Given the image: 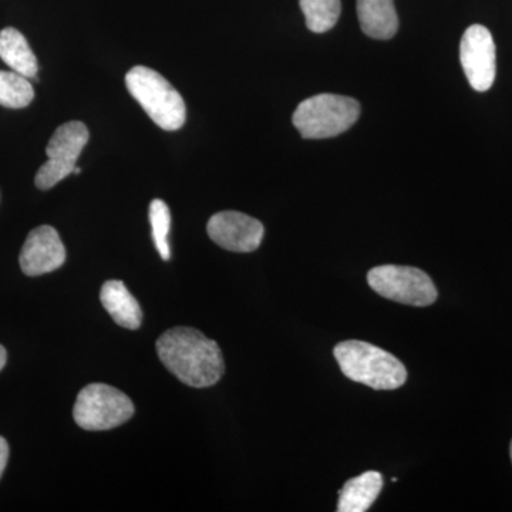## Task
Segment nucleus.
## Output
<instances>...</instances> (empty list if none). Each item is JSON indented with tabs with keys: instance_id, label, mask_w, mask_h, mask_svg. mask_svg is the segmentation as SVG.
<instances>
[{
	"instance_id": "9d476101",
	"label": "nucleus",
	"mask_w": 512,
	"mask_h": 512,
	"mask_svg": "<svg viewBox=\"0 0 512 512\" xmlns=\"http://www.w3.org/2000/svg\"><path fill=\"white\" fill-rule=\"evenodd\" d=\"M66 262V249L59 232L49 225L30 231L20 251L19 264L23 274L40 276L56 271Z\"/></svg>"
},
{
	"instance_id": "412c9836",
	"label": "nucleus",
	"mask_w": 512,
	"mask_h": 512,
	"mask_svg": "<svg viewBox=\"0 0 512 512\" xmlns=\"http://www.w3.org/2000/svg\"><path fill=\"white\" fill-rule=\"evenodd\" d=\"M510 453H511V460H512V441H511V450H510Z\"/></svg>"
},
{
	"instance_id": "2eb2a0df",
	"label": "nucleus",
	"mask_w": 512,
	"mask_h": 512,
	"mask_svg": "<svg viewBox=\"0 0 512 512\" xmlns=\"http://www.w3.org/2000/svg\"><path fill=\"white\" fill-rule=\"evenodd\" d=\"M35 99V90L28 77L0 70V106L25 109Z\"/></svg>"
},
{
	"instance_id": "1a4fd4ad",
	"label": "nucleus",
	"mask_w": 512,
	"mask_h": 512,
	"mask_svg": "<svg viewBox=\"0 0 512 512\" xmlns=\"http://www.w3.org/2000/svg\"><path fill=\"white\" fill-rule=\"evenodd\" d=\"M207 231L212 241L221 248L242 254L256 251L265 235L261 222L237 211H222L212 215Z\"/></svg>"
},
{
	"instance_id": "dca6fc26",
	"label": "nucleus",
	"mask_w": 512,
	"mask_h": 512,
	"mask_svg": "<svg viewBox=\"0 0 512 512\" xmlns=\"http://www.w3.org/2000/svg\"><path fill=\"white\" fill-rule=\"evenodd\" d=\"M306 26L313 33H325L338 23L342 3L340 0H299Z\"/></svg>"
},
{
	"instance_id": "aec40b11",
	"label": "nucleus",
	"mask_w": 512,
	"mask_h": 512,
	"mask_svg": "<svg viewBox=\"0 0 512 512\" xmlns=\"http://www.w3.org/2000/svg\"><path fill=\"white\" fill-rule=\"evenodd\" d=\"M80 173H82V168L77 167V165H76V168H74L73 174H80Z\"/></svg>"
},
{
	"instance_id": "39448f33",
	"label": "nucleus",
	"mask_w": 512,
	"mask_h": 512,
	"mask_svg": "<svg viewBox=\"0 0 512 512\" xmlns=\"http://www.w3.org/2000/svg\"><path fill=\"white\" fill-rule=\"evenodd\" d=\"M133 414L134 404L130 397L103 383L84 387L73 410L77 426L89 431L116 429L130 420Z\"/></svg>"
},
{
	"instance_id": "f8f14e48",
	"label": "nucleus",
	"mask_w": 512,
	"mask_h": 512,
	"mask_svg": "<svg viewBox=\"0 0 512 512\" xmlns=\"http://www.w3.org/2000/svg\"><path fill=\"white\" fill-rule=\"evenodd\" d=\"M101 305L121 328L136 330L143 322L137 299L121 281H107L100 291Z\"/></svg>"
},
{
	"instance_id": "f03ea898",
	"label": "nucleus",
	"mask_w": 512,
	"mask_h": 512,
	"mask_svg": "<svg viewBox=\"0 0 512 512\" xmlns=\"http://www.w3.org/2000/svg\"><path fill=\"white\" fill-rule=\"evenodd\" d=\"M343 375L375 390H396L407 380L403 363L386 350L360 340H346L333 350Z\"/></svg>"
},
{
	"instance_id": "6ab92c4d",
	"label": "nucleus",
	"mask_w": 512,
	"mask_h": 512,
	"mask_svg": "<svg viewBox=\"0 0 512 512\" xmlns=\"http://www.w3.org/2000/svg\"><path fill=\"white\" fill-rule=\"evenodd\" d=\"M6 360H8V353H6V349L0 345V370L3 369L6 365Z\"/></svg>"
},
{
	"instance_id": "7ed1b4c3",
	"label": "nucleus",
	"mask_w": 512,
	"mask_h": 512,
	"mask_svg": "<svg viewBox=\"0 0 512 512\" xmlns=\"http://www.w3.org/2000/svg\"><path fill=\"white\" fill-rule=\"evenodd\" d=\"M126 86L131 96L158 127L177 131L187 120V107L181 94L160 73L136 66L127 73Z\"/></svg>"
},
{
	"instance_id": "a211bd4d",
	"label": "nucleus",
	"mask_w": 512,
	"mask_h": 512,
	"mask_svg": "<svg viewBox=\"0 0 512 512\" xmlns=\"http://www.w3.org/2000/svg\"><path fill=\"white\" fill-rule=\"evenodd\" d=\"M9 460V444L8 441L0 437V478L5 473L6 466H8Z\"/></svg>"
},
{
	"instance_id": "f3484780",
	"label": "nucleus",
	"mask_w": 512,
	"mask_h": 512,
	"mask_svg": "<svg viewBox=\"0 0 512 512\" xmlns=\"http://www.w3.org/2000/svg\"><path fill=\"white\" fill-rule=\"evenodd\" d=\"M150 224L158 254H160L164 261H170L171 249L168 235H170L171 229V214L170 208H168V205L163 200L151 202Z\"/></svg>"
},
{
	"instance_id": "6e6552de",
	"label": "nucleus",
	"mask_w": 512,
	"mask_h": 512,
	"mask_svg": "<svg viewBox=\"0 0 512 512\" xmlns=\"http://www.w3.org/2000/svg\"><path fill=\"white\" fill-rule=\"evenodd\" d=\"M495 43L490 30L483 25L470 26L460 43V62L470 86L484 93L493 87L497 73Z\"/></svg>"
},
{
	"instance_id": "20e7f679",
	"label": "nucleus",
	"mask_w": 512,
	"mask_h": 512,
	"mask_svg": "<svg viewBox=\"0 0 512 512\" xmlns=\"http://www.w3.org/2000/svg\"><path fill=\"white\" fill-rule=\"evenodd\" d=\"M360 116V104L339 94H316L293 113V126L303 138H330L348 131Z\"/></svg>"
},
{
	"instance_id": "4468645a",
	"label": "nucleus",
	"mask_w": 512,
	"mask_h": 512,
	"mask_svg": "<svg viewBox=\"0 0 512 512\" xmlns=\"http://www.w3.org/2000/svg\"><path fill=\"white\" fill-rule=\"evenodd\" d=\"M0 59L3 60L13 72L22 74L33 80L39 72V64L28 40L13 28H6L0 32Z\"/></svg>"
},
{
	"instance_id": "423d86ee",
	"label": "nucleus",
	"mask_w": 512,
	"mask_h": 512,
	"mask_svg": "<svg viewBox=\"0 0 512 512\" xmlns=\"http://www.w3.org/2000/svg\"><path fill=\"white\" fill-rule=\"evenodd\" d=\"M367 282L383 298L403 305L430 306L437 301L433 279L413 266H376L367 274Z\"/></svg>"
},
{
	"instance_id": "f257e3e1",
	"label": "nucleus",
	"mask_w": 512,
	"mask_h": 512,
	"mask_svg": "<svg viewBox=\"0 0 512 512\" xmlns=\"http://www.w3.org/2000/svg\"><path fill=\"white\" fill-rule=\"evenodd\" d=\"M156 346L161 363L187 386L195 389L214 386L224 376L220 346L200 330L178 326L164 332Z\"/></svg>"
},
{
	"instance_id": "ddd939ff",
	"label": "nucleus",
	"mask_w": 512,
	"mask_h": 512,
	"mask_svg": "<svg viewBox=\"0 0 512 512\" xmlns=\"http://www.w3.org/2000/svg\"><path fill=\"white\" fill-rule=\"evenodd\" d=\"M383 488L382 474L367 471L345 484L339 491V512H366L375 503Z\"/></svg>"
},
{
	"instance_id": "9b49d317",
	"label": "nucleus",
	"mask_w": 512,
	"mask_h": 512,
	"mask_svg": "<svg viewBox=\"0 0 512 512\" xmlns=\"http://www.w3.org/2000/svg\"><path fill=\"white\" fill-rule=\"evenodd\" d=\"M357 16L365 35L389 40L399 30V16L393 0H357Z\"/></svg>"
},
{
	"instance_id": "0eeeda50",
	"label": "nucleus",
	"mask_w": 512,
	"mask_h": 512,
	"mask_svg": "<svg viewBox=\"0 0 512 512\" xmlns=\"http://www.w3.org/2000/svg\"><path fill=\"white\" fill-rule=\"evenodd\" d=\"M89 138V128L82 121H69L57 128L47 144V161L37 171L36 187L43 191L50 190L73 174Z\"/></svg>"
}]
</instances>
